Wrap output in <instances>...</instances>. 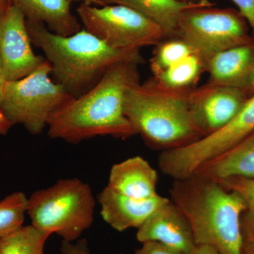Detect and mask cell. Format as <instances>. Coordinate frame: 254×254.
I'll return each instance as SVG.
<instances>
[{"label": "cell", "mask_w": 254, "mask_h": 254, "mask_svg": "<svg viewBox=\"0 0 254 254\" xmlns=\"http://www.w3.org/2000/svg\"><path fill=\"white\" fill-rule=\"evenodd\" d=\"M136 238L141 243L158 242L185 254H193L197 248L190 224L170 199L138 227Z\"/></svg>", "instance_id": "12"}, {"label": "cell", "mask_w": 254, "mask_h": 254, "mask_svg": "<svg viewBox=\"0 0 254 254\" xmlns=\"http://www.w3.org/2000/svg\"><path fill=\"white\" fill-rule=\"evenodd\" d=\"M208 83L245 90L254 88V43L213 55L205 64Z\"/></svg>", "instance_id": "14"}, {"label": "cell", "mask_w": 254, "mask_h": 254, "mask_svg": "<svg viewBox=\"0 0 254 254\" xmlns=\"http://www.w3.org/2000/svg\"><path fill=\"white\" fill-rule=\"evenodd\" d=\"M134 254H185L171 247L155 242L142 243L141 248L135 251Z\"/></svg>", "instance_id": "24"}, {"label": "cell", "mask_w": 254, "mask_h": 254, "mask_svg": "<svg viewBox=\"0 0 254 254\" xmlns=\"http://www.w3.org/2000/svg\"><path fill=\"white\" fill-rule=\"evenodd\" d=\"M247 100L244 90L210 83L193 88L190 94V109L204 137L230 123Z\"/></svg>", "instance_id": "11"}, {"label": "cell", "mask_w": 254, "mask_h": 254, "mask_svg": "<svg viewBox=\"0 0 254 254\" xmlns=\"http://www.w3.org/2000/svg\"></svg>", "instance_id": "35"}, {"label": "cell", "mask_w": 254, "mask_h": 254, "mask_svg": "<svg viewBox=\"0 0 254 254\" xmlns=\"http://www.w3.org/2000/svg\"><path fill=\"white\" fill-rule=\"evenodd\" d=\"M254 131V94L225 127L191 144L162 152L160 171L175 180L194 173L197 168L240 143Z\"/></svg>", "instance_id": "9"}, {"label": "cell", "mask_w": 254, "mask_h": 254, "mask_svg": "<svg viewBox=\"0 0 254 254\" xmlns=\"http://www.w3.org/2000/svg\"><path fill=\"white\" fill-rule=\"evenodd\" d=\"M32 44L43 50L53 81L72 98L94 87L115 64L144 63L140 50L116 49L83 28L69 36L55 34L43 23L26 21Z\"/></svg>", "instance_id": "3"}, {"label": "cell", "mask_w": 254, "mask_h": 254, "mask_svg": "<svg viewBox=\"0 0 254 254\" xmlns=\"http://www.w3.org/2000/svg\"><path fill=\"white\" fill-rule=\"evenodd\" d=\"M4 82H0V113H1V100H2V87Z\"/></svg>", "instance_id": "32"}, {"label": "cell", "mask_w": 254, "mask_h": 254, "mask_svg": "<svg viewBox=\"0 0 254 254\" xmlns=\"http://www.w3.org/2000/svg\"><path fill=\"white\" fill-rule=\"evenodd\" d=\"M193 53L190 47L181 38L164 40L156 46L153 57L150 60V68L153 75L165 71Z\"/></svg>", "instance_id": "22"}, {"label": "cell", "mask_w": 254, "mask_h": 254, "mask_svg": "<svg viewBox=\"0 0 254 254\" xmlns=\"http://www.w3.org/2000/svg\"><path fill=\"white\" fill-rule=\"evenodd\" d=\"M76 11L85 30L116 49L141 50L166 39L158 24L125 5L81 3Z\"/></svg>", "instance_id": "7"}, {"label": "cell", "mask_w": 254, "mask_h": 254, "mask_svg": "<svg viewBox=\"0 0 254 254\" xmlns=\"http://www.w3.org/2000/svg\"><path fill=\"white\" fill-rule=\"evenodd\" d=\"M120 4L131 7L158 24L166 39L177 38L179 21L187 10L197 7H210L208 0L197 3L180 0H100L97 6Z\"/></svg>", "instance_id": "17"}, {"label": "cell", "mask_w": 254, "mask_h": 254, "mask_svg": "<svg viewBox=\"0 0 254 254\" xmlns=\"http://www.w3.org/2000/svg\"><path fill=\"white\" fill-rule=\"evenodd\" d=\"M192 89L168 88L154 78L140 82L127 92L125 115L152 148L165 151L187 146L204 137L190 109Z\"/></svg>", "instance_id": "4"}, {"label": "cell", "mask_w": 254, "mask_h": 254, "mask_svg": "<svg viewBox=\"0 0 254 254\" xmlns=\"http://www.w3.org/2000/svg\"><path fill=\"white\" fill-rule=\"evenodd\" d=\"M12 125L6 120L4 115L0 113V135L5 136L9 132Z\"/></svg>", "instance_id": "27"}, {"label": "cell", "mask_w": 254, "mask_h": 254, "mask_svg": "<svg viewBox=\"0 0 254 254\" xmlns=\"http://www.w3.org/2000/svg\"><path fill=\"white\" fill-rule=\"evenodd\" d=\"M170 193L190 224L197 247L210 246L220 254H244L242 218L247 205L240 193L195 173L175 180Z\"/></svg>", "instance_id": "2"}, {"label": "cell", "mask_w": 254, "mask_h": 254, "mask_svg": "<svg viewBox=\"0 0 254 254\" xmlns=\"http://www.w3.org/2000/svg\"><path fill=\"white\" fill-rule=\"evenodd\" d=\"M222 187L229 190H235L240 193L245 200L247 209L245 218H242V228L244 238L254 235V179L243 177H229L215 180Z\"/></svg>", "instance_id": "23"}, {"label": "cell", "mask_w": 254, "mask_h": 254, "mask_svg": "<svg viewBox=\"0 0 254 254\" xmlns=\"http://www.w3.org/2000/svg\"><path fill=\"white\" fill-rule=\"evenodd\" d=\"M205 71V63L198 55L193 53L165 71L154 75L153 78L168 88L190 89L193 88L192 86H194L200 74Z\"/></svg>", "instance_id": "19"}, {"label": "cell", "mask_w": 254, "mask_h": 254, "mask_svg": "<svg viewBox=\"0 0 254 254\" xmlns=\"http://www.w3.org/2000/svg\"><path fill=\"white\" fill-rule=\"evenodd\" d=\"M244 254H254V237L245 238Z\"/></svg>", "instance_id": "29"}, {"label": "cell", "mask_w": 254, "mask_h": 254, "mask_svg": "<svg viewBox=\"0 0 254 254\" xmlns=\"http://www.w3.org/2000/svg\"><path fill=\"white\" fill-rule=\"evenodd\" d=\"M0 82H4L2 76V65H1V56H0Z\"/></svg>", "instance_id": "33"}, {"label": "cell", "mask_w": 254, "mask_h": 254, "mask_svg": "<svg viewBox=\"0 0 254 254\" xmlns=\"http://www.w3.org/2000/svg\"><path fill=\"white\" fill-rule=\"evenodd\" d=\"M169 198L157 195L139 200L122 194L107 186L98 197L100 215L105 222L118 232L141 226L160 205Z\"/></svg>", "instance_id": "13"}, {"label": "cell", "mask_w": 254, "mask_h": 254, "mask_svg": "<svg viewBox=\"0 0 254 254\" xmlns=\"http://www.w3.org/2000/svg\"><path fill=\"white\" fill-rule=\"evenodd\" d=\"M28 198L17 191L0 201V240L23 226L27 213Z\"/></svg>", "instance_id": "21"}, {"label": "cell", "mask_w": 254, "mask_h": 254, "mask_svg": "<svg viewBox=\"0 0 254 254\" xmlns=\"http://www.w3.org/2000/svg\"><path fill=\"white\" fill-rule=\"evenodd\" d=\"M240 9V14L250 23L254 31V0H232Z\"/></svg>", "instance_id": "25"}, {"label": "cell", "mask_w": 254, "mask_h": 254, "mask_svg": "<svg viewBox=\"0 0 254 254\" xmlns=\"http://www.w3.org/2000/svg\"><path fill=\"white\" fill-rule=\"evenodd\" d=\"M193 254H220L218 251L210 246H198Z\"/></svg>", "instance_id": "28"}, {"label": "cell", "mask_w": 254, "mask_h": 254, "mask_svg": "<svg viewBox=\"0 0 254 254\" xmlns=\"http://www.w3.org/2000/svg\"><path fill=\"white\" fill-rule=\"evenodd\" d=\"M48 61L26 77L4 81L1 113L11 125H21L33 136L41 134L53 114L73 98L51 78Z\"/></svg>", "instance_id": "6"}, {"label": "cell", "mask_w": 254, "mask_h": 254, "mask_svg": "<svg viewBox=\"0 0 254 254\" xmlns=\"http://www.w3.org/2000/svg\"><path fill=\"white\" fill-rule=\"evenodd\" d=\"M50 235L33 225H23L0 240V254H44Z\"/></svg>", "instance_id": "20"}, {"label": "cell", "mask_w": 254, "mask_h": 254, "mask_svg": "<svg viewBox=\"0 0 254 254\" xmlns=\"http://www.w3.org/2000/svg\"><path fill=\"white\" fill-rule=\"evenodd\" d=\"M24 14L10 4L0 16V56L4 81H14L33 72L46 58L35 54Z\"/></svg>", "instance_id": "10"}, {"label": "cell", "mask_w": 254, "mask_h": 254, "mask_svg": "<svg viewBox=\"0 0 254 254\" xmlns=\"http://www.w3.org/2000/svg\"><path fill=\"white\" fill-rule=\"evenodd\" d=\"M180 1H185V2L197 3L203 1V0H180Z\"/></svg>", "instance_id": "34"}, {"label": "cell", "mask_w": 254, "mask_h": 254, "mask_svg": "<svg viewBox=\"0 0 254 254\" xmlns=\"http://www.w3.org/2000/svg\"><path fill=\"white\" fill-rule=\"evenodd\" d=\"M9 5V0H0V16L6 11Z\"/></svg>", "instance_id": "30"}, {"label": "cell", "mask_w": 254, "mask_h": 254, "mask_svg": "<svg viewBox=\"0 0 254 254\" xmlns=\"http://www.w3.org/2000/svg\"><path fill=\"white\" fill-rule=\"evenodd\" d=\"M24 14L26 21L43 23L49 31L69 36L81 30L78 18L71 13L70 0H9Z\"/></svg>", "instance_id": "16"}, {"label": "cell", "mask_w": 254, "mask_h": 254, "mask_svg": "<svg viewBox=\"0 0 254 254\" xmlns=\"http://www.w3.org/2000/svg\"><path fill=\"white\" fill-rule=\"evenodd\" d=\"M177 38L186 42L205 64L220 52L252 43L241 16L232 10L209 7L185 11L179 21Z\"/></svg>", "instance_id": "8"}, {"label": "cell", "mask_w": 254, "mask_h": 254, "mask_svg": "<svg viewBox=\"0 0 254 254\" xmlns=\"http://www.w3.org/2000/svg\"><path fill=\"white\" fill-rule=\"evenodd\" d=\"M194 173L213 180L254 179V131L230 149L200 165Z\"/></svg>", "instance_id": "18"}, {"label": "cell", "mask_w": 254, "mask_h": 254, "mask_svg": "<svg viewBox=\"0 0 254 254\" xmlns=\"http://www.w3.org/2000/svg\"><path fill=\"white\" fill-rule=\"evenodd\" d=\"M158 180L157 172L148 162L135 156L112 167L108 186L127 196L145 200L158 195Z\"/></svg>", "instance_id": "15"}, {"label": "cell", "mask_w": 254, "mask_h": 254, "mask_svg": "<svg viewBox=\"0 0 254 254\" xmlns=\"http://www.w3.org/2000/svg\"><path fill=\"white\" fill-rule=\"evenodd\" d=\"M136 62L115 64L94 87L57 110L48 123L51 138L78 143L96 136L138 134L125 114L127 91L140 83Z\"/></svg>", "instance_id": "1"}, {"label": "cell", "mask_w": 254, "mask_h": 254, "mask_svg": "<svg viewBox=\"0 0 254 254\" xmlns=\"http://www.w3.org/2000/svg\"><path fill=\"white\" fill-rule=\"evenodd\" d=\"M61 254H92L87 247L86 241H81L76 245H73L71 242L63 241L62 242Z\"/></svg>", "instance_id": "26"}, {"label": "cell", "mask_w": 254, "mask_h": 254, "mask_svg": "<svg viewBox=\"0 0 254 254\" xmlns=\"http://www.w3.org/2000/svg\"></svg>", "instance_id": "36"}, {"label": "cell", "mask_w": 254, "mask_h": 254, "mask_svg": "<svg viewBox=\"0 0 254 254\" xmlns=\"http://www.w3.org/2000/svg\"><path fill=\"white\" fill-rule=\"evenodd\" d=\"M95 200L91 187L79 179L59 180L28 198L31 225L72 242L91 226Z\"/></svg>", "instance_id": "5"}, {"label": "cell", "mask_w": 254, "mask_h": 254, "mask_svg": "<svg viewBox=\"0 0 254 254\" xmlns=\"http://www.w3.org/2000/svg\"><path fill=\"white\" fill-rule=\"evenodd\" d=\"M70 1H71V2H72V1H81V3H86V4L97 6L100 0H70Z\"/></svg>", "instance_id": "31"}]
</instances>
